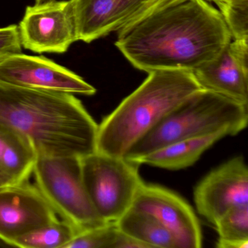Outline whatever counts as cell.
Returning a JSON list of instances; mask_svg holds the SVG:
<instances>
[{"instance_id":"6da1fadb","label":"cell","mask_w":248,"mask_h":248,"mask_svg":"<svg viewBox=\"0 0 248 248\" xmlns=\"http://www.w3.org/2000/svg\"><path fill=\"white\" fill-rule=\"evenodd\" d=\"M220 13L205 0H179L132 21L116 47L139 70L193 72L232 41Z\"/></svg>"},{"instance_id":"7a4b0ae2","label":"cell","mask_w":248,"mask_h":248,"mask_svg":"<svg viewBox=\"0 0 248 248\" xmlns=\"http://www.w3.org/2000/svg\"><path fill=\"white\" fill-rule=\"evenodd\" d=\"M0 124L28 139L37 156L95 152L98 124L72 94L0 83Z\"/></svg>"},{"instance_id":"3957f363","label":"cell","mask_w":248,"mask_h":248,"mask_svg":"<svg viewBox=\"0 0 248 248\" xmlns=\"http://www.w3.org/2000/svg\"><path fill=\"white\" fill-rule=\"evenodd\" d=\"M202 89L189 71L163 69L149 72L146 80L98 125L95 151L124 156L162 119Z\"/></svg>"},{"instance_id":"277c9868","label":"cell","mask_w":248,"mask_h":248,"mask_svg":"<svg viewBox=\"0 0 248 248\" xmlns=\"http://www.w3.org/2000/svg\"><path fill=\"white\" fill-rule=\"evenodd\" d=\"M248 105L207 90L188 97L124 155L136 161L174 142L216 133L235 136L248 125Z\"/></svg>"},{"instance_id":"5b68a950","label":"cell","mask_w":248,"mask_h":248,"mask_svg":"<svg viewBox=\"0 0 248 248\" xmlns=\"http://www.w3.org/2000/svg\"><path fill=\"white\" fill-rule=\"evenodd\" d=\"M82 181L98 214L117 222L127 213L144 184L139 162L95 152L80 158Z\"/></svg>"},{"instance_id":"8992f818","label":"cell","mask_w":248,"mask_h":248,"mask_svg":"<svg viewBox=\"0 0 248 248\" xmlns=\"http://www.w3.org/2000/svg\"><path fill=\"white\" fill-rule=\"evenodd\" d=\"M33 174L36 186L56 214L78 231L108 223L98 214L87 194L80 157L37 156Z\"/></svg>"},{"instance_id":"52a82bcc","label":"cell","mask_w":248,"mask_h":248,"mask_svg":"<svg viewBox=\"0 0 248 248\" xmlns=\"http://www.w3.org/2000/svg\"><path fill=\"white\" fill-rule=\"evenodd\" d=\"M0 83L62 93L93 95L96 90L80 76L44 57L10 55L0 61Z\"/></svg>"},{"instance_id":"ba28073f","label":"cell","mask_w":248,"mask_h":248,"mask_svg":"<svg viewBox=\"0 0 248 248\" xmlns=\"http://www.w3.org/2000/svg\"><path fill=\"white\" fill-rule=\"evenodd\" d=\"M21 46L37 53H62L77 42L72 0L28 6L18 26Z\"/></svg>"},{"instance_id":"9c48e42d","label":"cell","mask_w":248,"mask_h":248,"mask_svg":"<svg viewBox=\"0 0 248 248\" xmlns=\"http://www.w3.org/2000/svg\"><path fill=\"white\" fill-rule=\"evenodd\" d=\"M194 200L199 214L213 225L231 209L248 204V169L243 156L209 172L196 186Z\"/></svg>"},{"instance_id":"30bf717a","label":"cell","mask_w":248,"mask_h":248,"mask_svg":"<svg viewBox=\"0 0 248 248\" xmlns=\"http://www.w3.org/2000/svg\"><path fill=\"white\" fill-rule=\"evenodd\" d=\"M57 219L38 188L29 181L0 188V241L13 245L23 235Z\"/></svg>"},{"instance_id":"8fae6325","label":"cell","mask_w":248,"mask_h":248,"mask_svg":"<svg viewBox=\"0 0 248 248\" xmlns=\"http://www.w3.org/2000/svg\"><path fill=\"white\" fill-rule=\"evenodd\" d=\"M132 208L149 213L175 236L180 248H200L202 236L198 219L191 206L168 188L143 184Z\"/></svg>"},{"instance_id":"7c38bea8","label":"cell","mask_w":248,"mask_h":248,"mask_svg":"<svg viewBox=\"0 0 248 248\" xmlns=\"http://www.w3.org/2000/svg\"><path fill=\"white\" fill-rule=\"evenodd\" d=\"M193 74L202 89L248 105V39L232 40Z\"/></svg>"},{"instance_id":"4fadbf2b","label":"cell","mask_w":248,"mask_h":248,"mask_svg":"<svg viewBox=\"0 0 248 248\" xmlns=\"http://www.w3.org/2000/svg\"><path fill=\"white\" fill-rule=\"evenodd\" d=\"M149 0H72L77 41L91 43L133 21Z\"/></svg>"},{"instance_id":"5bb4252c","label":"cell","mask_w":248,"mask_h":248,"mask_svg":"<svg viewBox=\"0 0 248 248\" xmlns=\"http://www.w3.org/2000/svg\"><path fill=\"white\" fill-rule=\"evenodd\" d=\"M226 136L224 133L220 132L174 142L142 156L136 162L170 170L184 169L194 165L206 150Z\"/></svg>"},{"instance_id":"9a60e30c","label":"cell","mask_w":248,"mask_h":248,"mask_svg":"<svg viewBox=\"0 0 248 248\" xmlns=\"http://www.w3.org/2000/svg\"><path fill=\"white\" fill-rule=\"evenodd\" d=\"M37 154L28 139L0 124V170L15 182L29 181Z\"/></svg>"},{"instance_id":"2e32d148","label":"cell","mask_w":248,"mask_h":248,"mask_svg":"<svg viewBox=\"0 0 248 248\" xmlns=\"http://www.w3.org/2000/svg\"><path fill=\"white\" fill-rule=\"evenodd\" d=\"M116 223L121 232L144 242L151 248H180L172 233L146 212L131 207Z\"/></svg>"},{"instance_id":"e0dca14e","label":"cell","mask_w":248,"mask_h":248,"mask_svg":"<svg viewBox=\"0 0 248 248\" xmlns=\"http://www.w3.org/2000/svg\"><path fill=\"white\" fill-rule=\"evenodd\" d=\"M78 229L59 219L18 238L12 246L22 248H64L73 239Z\"/></svg>"},{"instance_id":"ac0fdd59","label":"cell","mask_w":248,"mask_h":248,"mask_svg":"<svg viewBox=\"0 0 248 248\" xmlns=\"http://www.w3.org/2000/svg\"><path fill=\"white\" fill-rule=\"evenodd\" d=\"M218 248H248V204L226 212L216 222Z\"/></svg>"},{"instance_id":"d6986e66","label":"cell","mask_w":248,"mask_h":248,"mask_svg":"<svg viewBox=\"0 0 248 248\" xmlns=\"http://www.w3.org/2000/svg\"><path fill=\"white\" fill-rule=\"evenodd\" d=\"M218 7L232 38L248 39V0H220Z\"/></svg>"},{"instance_id":"ffe728a7","label":"cell","mask_w":248,"mask_h":248,"mask_svg":"<svg viewBox=\"0 0 248 248\" xmlns=\"http://www.w3.org/2000/svg\"><path fill=\"white\" fill-rule=\"evenodd\" d=\"M116 222L78 231L64 248H112L118 232Z\"/></svg>"},{"instance_id":"44dd1931","label":"cell","mask_w":248,"mask_h":248,"mask_svg":"<svg viewBox=\"0 0 248 248\" xmlns=\"http://www.w3.org/2000/svg\"><path fill=\"white\" fill-rule=\"evenodd\" d=\"M21 47L18 26L0 28V61L10 55L21 53Z\"/></svg>"},{"instance_id":"7402d4cb","label":"cell","mask_w":248,"mask_h":248,"mask_svg":"<svg viewBox=\"0 0 248 248\" xmlns=\"http://www.w3.org/2000/svg\"><path fill=\"white\" fill-rule=\"evenodd\" d=\"M112 248H151L144 242L121 232L119 229Z\"/></svg>"},{"instance_id":"603a6c76","label":"cell","mask_w":248,"mask_h":248,"mask_svg":"<svg viewBox=\"0 0 248 248\" xmlns=\"http://www.w3.org/2000/svg\"><path fill=\"white\" fill-rule=\"evenodd\" d=\"M178 1L179 0H149L147 4L143 7L140 15L136 19L141 18V17L151 14L159 8H163V7L170 5L173 2H178Z\"/></svg>"},{"instance_id":"cb8c5ba5","label":"cell","mask_w":248,"mask_h":248,"mask_svg":"<svg viewBox=\"0 0 248 248\" xmlns=\"http://www.w3.org/2000/svg\"><path fill=\"white\" fill-rule=\"evenodd\" d=\"M14 184H17V183L0 170V188Z\"/></svg>"},{"instance_id":"d4e9b609","label":"cell","mask_w":248,"mask_h":248,"mask_svg":"<svg viewBox=\"0 0 248 248\" xmlns=\"http://www.w3.org/2000/svg\"><path fill=\"white\" fill-rule=\"evenodd\" d=\"M55 0H35V4L40 5V4L47 3V2H53Z\"/></svg>"},{"instance_id":"484cf974","label":"cell","mask_w":248,"mask_h":248,"mask_svg":"<svg viewBox=\"0 0 248 248\" xmlns=\"http://www.w3.org/2000/svg\"><path fill=\"white\" fill-rule=\"evenodd\" d=\"M210 1H212V2H217V1H220V0H210Z\"/></svg>"}]
</instances>
